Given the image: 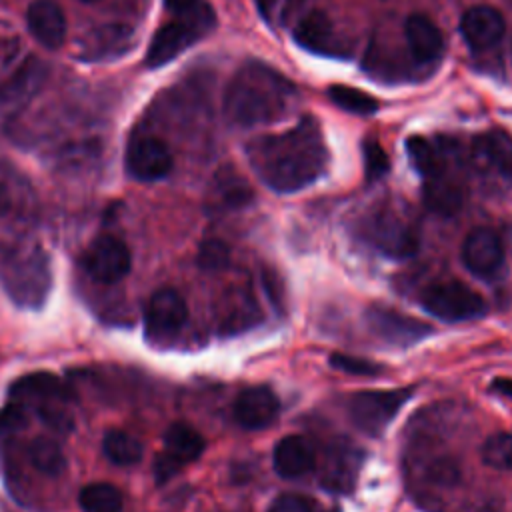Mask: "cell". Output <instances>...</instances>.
<instances>
[{
	"label": "cell",
	"mask_w": 512,
	"mask_h": 512,
	"mask_svg": "<svg viewBox=\"0 0 512 512\" xmlns=\"http://www.w3.org/2000/svg\"><path fill=\"white\" fill-rule=\"evenodd\" d=\"M246 154L260 180L284 194L316 182L328 164V150L314 118H302L286 132L254 138Z\"/></svg>",
	"instance_id": "6da1fadb"
},
{
	"label": "cell",
	"mask_w": 512,
	"mask_h": 512,
	"mask_svg": "<svg viewBox=\"0 0 512 512\" xmlns=\"http://www.w3.org/2000/svg\"><path fill=\"white\" fill-rule=\"evenodd\" d=\"M294 100L296 90L280 72L250 62L230 80L224 94V114L238 126L268 124L284 118Z\"/></svg>",
	"instance_id": "7a4b0ae2"
},
{
	"label": "cell",
	"mask_w": 512,
	"mask_h": 512,
	"mask_svg": "<svg viewBox=\"0 0 512 512\" xmlns=\"http://www.w3.org/2000/svg\"><path fill=\"white\" fill-rule=\"evenodd\" d=\"M0 282L18 306H40L50 290L46 252L32 242L0 244Z\"/></svg>",
	"instance_id": "3957f363"
},
{
	"label": "cell",
	"mask_w": 512,
	"mask_h": 512,
	"mask_svg": "<svg viewBox=\"0 0 512 512\" xmlns=\"http://www.w3.org/2000/svg\"><path fill=\"white\" fill-rule=\"evenodd\" d=\"M364 238L388 258L414 256L420 244L418 228L406 212L394 206H378L364 220Z\"/></svg>",
	"instance_id": "277c9868"
},
{
	"label": "cell",
	"mask_w": 512,
	"mask_h": 512,
	"mask_svg": "<svg viewBox=\"0 0 512 512\" xmlns=\"http://www.w3.org/2000/svg\"><path fill=\"white\" fill-rule=\"evenodd\" d=\"M214 24V14L210 6H202L194 14L180 16L164 26H160L148 46L146 64L150 68L164 66L180 52H184L192 42H196L204 32H208Z\"/></svg>",
	"instance_id": "5b68a950"
},
{
	"label": "cell",
	"mask_w": 512,
	"mask_h": 512,
	"mask_svg": "<svg viewBox=\"0 0 512 512\" xmlns=\"http://www.w3.org/2000/svg\"><path fill=\"white\" fill-rule=\"evenodd\" d=\"M410 388L362 390L350 396L348 414L358 430L368 436H382L400 408L410 400Z\"/></svg>",
	"instance_id": "8992f818"
},
{
	"label": "cell",
	"mask_w": 512,
	"mask_h": 512,
	"mask_svg": "<svg viewBox=\"0 0 512 512\" xmlns=\"http://www.w3.org/2000/svg\"><path fill=\"white\" fill-rule=\"evenodd\" d=\"M420 304L428 314L444 322L474 320L486 312L482 296L458 280L430 284L426 290H422Z\"/></svg>",
	"instance_id": "52a82bcc"
},
{
	"label": "cell",
	"mask_w": 512,
	"mask_h": 512,
	"mask_svg": "<svg viewBox=\"0 0 512 512\" xmlns=\"http://www.w3.org/2000/svg\"><path fill=\"white\" fill-rule=\"evenodd\" d=\"M204 452V438L198 430L184 422H174L164 432V448L154 462V476L158 484L168 482L186 464L194 462Z\"/></svg>",
	"instance_id": "ba28073f"
},
{
	"label": "cell",
	"mask_w": 512,
	"mask_h": 512,
	"mask_svg": "<svg viewBox=\"0 0 512 512\" xmlns=\"http://www.w3.org/2000/svg\"><path fill=\"white\" fill-rule=\"evenodd\" d=\"M186 320V300L174 288H160L150 296L144 312L146 336L150 340H168L176 336Z\"/></svg>",
	"instance_id": "9c48e42d"
},
{
	"label": "cell",
	"mask_w": 512,
	"mask_h": 512,
	"mask_svg": "<svg viewBox=\"0 0 512 512\" xmlns=\"http://www.w3.org/2000/svg\"><path fill=\"white\" fill-rule=\"evenodd\" d=\"M84 268L86 272L104 284H112L122 280L132 266L130 248L116 236H100L96 238L88 250L84 252Z\"/></svg>",
	"instance_id": "30bf717a"
},
{
	"label": "cell",
	"mask_w": 512,
	"mask_h": 512,
	"mask_svg": "<svg viewBox=\"0 0 512 512\" xmlns=\"http://www.w3.org/2000/svg\"><path fill=\"white\" fill-rule=\"evenodd\" d=\"M454 160H458V158H456L452 146L448 144L442 164L432 174L424 176V188H422L424 202L432 212H436L440 216L456 214L464 202L462 184L452 168Z\"/></svg>",
	"instance_id": "8fae6325"
},
{
	"label": "cell",
	"mask_w": 512,
	"mask_h": 512,
	"mask_svg": "<svg viewBox=\"0 0 512 512\" xmlns=\"http://www.w3.org/2000/svg\"><path fill=\"white\" fill-rule=\"evenodd\" d=\"M126 170L142 182L160 180L172 170V154L160 138L138 136L126 148Z\"/></svg>",
	"instance_id": "7c38bea8"
},
{
	"label": "cell",
	"mask_w": 512,
	"mask_h": 512,
	"mask_svg": "<svg viewBox=\"0 0 512 512\" xmlns=\"http://www.w3.org/2000/svg\"><path fill=\"white\" fill-rule=\"evenodd\" d=\"M472 164L478 172L512 180V136L504 130H488L472 140Z\"/></svg>",
	"instance_id": "4fadbf2b"
},
{
	"label": "cell",
	"mask_w": 512,
	"mask_h": 512,
	"mask_svg": "<svg viewBox=\"0 0 512 512\" xmlns=\"http://www.w3.org/2000/svg\"><path fill=\"white\" fill-rule=\"evenodd\" d=\"M462 262L478 278H496L504 268V248L490 228L472 230L462 244Z\"/></svg>",
	"instance_id": "5bb4252c"
},
{
	"label": "cell",
	"mask_w": 512,
	"mask_h": 512,
	"mask_svg": "<svg viewBox=\"0 0 512 512\" xmlns=\"http://www.w3.org/2000/svg\"><path fill=\"white\" fill-rule=\"evenodd\" d=\"M366 318H368L370 330L390 344L410 346V344L426 338L432 332L430 326L420 322L418 318L406 316V314H402L398 310H390V308H380V306L370 308Z\"/></svg>",
	"instance_id": "9a60e30c"
},
{
	"label": "cell",
	"mask_w": 512,
	"mask_h": 512,
	"mask_svg": "<svg viewBox=\"0 0 512 512\" xmlns=\"http://www.w3.org/2000/svg\"><path fill=\"white\" fill-rule=\"evenodd\" d=\"M234 420L246 430H260L274 422L280 412L276 394L266 386H250L234 400Z\"/></svg>",
	"instance_id": "2e32d148"
},
{
	"label": "cell",
	"mask_w": 512,
	"mask_h": 512,
	"mask_svg": "<svg viewBox=\"0 0 512 512\" xmlns=\"http://www.w3.org/2000/svg\"><path fill=\"white\" fill-rule=\"evenodd\" d=\"M460 32L470 48L486 50L502 40L504 18L490 6H474L464 12L460 20Z\"/></svg>",
	"instance_id": "e0dca14e"
},
{
	"label": "cell",
	"mask_w": 512,
	"mask_h": 512,
	"mask_svg": "<svg viewBox=\"0 0 512 512\" xmlns=\"http://www.w3.org/2000/svg\"><path fill=\"white\" fill-rule=\"evenodd\" d=\"M26 22L30 34L46 48H58L66 38V16L54 0H34L28 6Z\"/></svg>",
	"instance_id": "ac0fdd59"
},
{
	"label": "cell",
	"mask_w": 512,
	"mask_h": 512,
	"mask_svg": "<svg viewBox=\"0 0 512 512\" xmlns=\"http://www.w3.org/2000/svg\"><path fill=\"white\" fill-rule=\"evenodd\" d=\"M404 38L412 58L420 64H430L442 56L444 38L440 28L422 14H412L404 22Z\"/></svg>",
	"instance_id": "d6986e66"
},
{
	"label": "cell",
	"mask_w": 512,
	"mask_h": 512,
	"mask_svg": "<svg viewBox=\"0 0 512 512\" xmlns=\"http://www.w3.org/2000/svg\"><path fill=\"white\" fill-rule=\"evenodd\" d=\"M274 470L282 478H300L310 472L316 464V454L312 444L304 436H284L274 446Z\"/></svg>",
	"instance_id": "ffe728a7"
},
{
	"label": "cell",
	"mask_w": 512,
	"mask_h": 512,
	"mask_svg": "<svg viewBox=\"0 0 512 512\" xmlns=\"http://www.w3.org/2000/svg\"><path fill=\"white\" fill-rule=\"evenodd\" d=\"M68 400V392L64 384L58 380V376L50 372H34V374H24L22 378L14 380L10 386V400L22 402L24 406L34 404L40 406L50 400Z\"/></svg>",
	"instance_id": "44dd1931"
},
{
	"label": "cell",
	"mask_w": 512,
	"mask_h": 512,
	"mask_svg": "<svg viewBox=\"0 0 512 512\" xmlns=\"http://www.w3.org/2000/svg\"><path fill=\"white\" fill-rule=\"evenodd\" d=\"M294 40L302 48L318 54H334L338 46L334 26L322 10H310L298 20L294 28Z\"/></svg>",
	"instance_id": "7402d4cb"
},
{
	"label": "cell",
	"mask_w": 512,
	"mask_h": 512,
	"mask_svg": "<svg viewBox=\"0 0 512 512\" xmlns=\"http://www.w3.org/2000/svg\"><path fill=\"white\" fill-rule=\"evenodd\" d=\"M210 198L216 208L230 210V208H240V206L248 204L252 198V190H250L248 182L236 170L222 168L214 176V182L210 188Z\"/></svg>",
	"instance_id": "603a6c76"
},
{
	"label": "cell",
	"mask_w": 512,
	"mask_h": 512,
	"mask_svg": "<svg viewBox=\"0 0 512 512\" xmlns=\"http://www.w3.org/2000/svg\"><path fill=\"white\" fill-rule=\"evenodd\" d=\"M42 78V64L36 60H28L6 84H0V110L32 96V92L42 84Z\"/></svg>",
	"instance_id": "cb8c5ba5"
},
{
	"label": "cell",
	"mask_w": 512,
	"mask_h": 512,
	"mask_svg": "<svg viewBox=\"0 0 512 512\" xmlns=\"http://www.w3.org/2000/svg\"><path fill=\"white\" fill-rule=\"evenodd\" d=\"M78 504L84 512H120L124 496L114 484L92 482L80 490Z\"/></svg>",
	"instance_id": "d4e9b609"
},
{
	"label": "cell",
	"mask_w": 512,
	"mask_h": 512,
	"mask_svg": "<svg viewBox=\"0 0 512 512\" xmlns=\"http://www.w3.org/2000/svg\"><path fill=\"white\" fill-rule=\"evenodd\" d=\"M102 450L116 466H132L142 458V444L124 430H108L102 440Z\"/></svg>",
	"instance_id": "484cf974"
},
{
	"label": "cell",
	"mask_w": 512,
	"mask_h": 512,
	"mask_svg": "<svg viewBox=\"0 0 512 512\" xmlns=\"http://www.w3.org/2000/svg\"><path fill=\"white\" fill-rule=\"evenodd\" d=\"M28 458L36 470L48 476H58L66 468V456L58 442L46 436H38L28 446Z\"/></svg>",
	"instance_id": "4316f807"
},
{
	"label": "cell",
	"mask_w": 512,
	"mask_h": 512,
	"mask_svg": "<svg viewBox=\"0 0 512 512\" xmlns=\"http://www.w3.org/2000/svg\"><path fill=\"white\" fill-rule=\"evenodd\" d=\"M130 34V28L122 24L100 26L98 30H94L92 42L88 46L92 50L90 58H110L122 54L128 48Z\"/></svg>",
	"instance_id": "83f0119b"
},
{
	"label": "cell",
	"mask_w": 512,
	"mask_h": 512,
	"mask_svg": "<svg viewBox=\"0 0 512 512\" xmlns=\"http://www.w3.org/2000/svg\"><path fill=\"white\" fill-rule=\"evenodd\" d=\"M446 150H448V144L436 146L422 136H412L406 142V152L412 160V166L422 174V178L432 174L442 164Z\"/></svg>",
	"instance_id": "f1b7e54d"
},
{
	"label": "cell",
	"mask_w": 512,
	"mask_h": 512,
	"mask_svg": "<svg viewBox=\"0 0 512 512\" xmlns=\"http://www.w3.org/2000/svg\"><path fill=\"white\" fill-rule=\"evenodd\" d=\"M328 98L342 110L346 112H352V114H372L376 112L378 108V102L362 92V90H356V88H350V86H342V84H334L328 88Z\"/></svg>",
	"instance_id": "f546056e"
},
{
	"label": "cell",
	"mask_w": 512,
	"mask_h": 512,
	"mask_svg": "<svg viewBox=\"0 0 512 512\" xmlns=\"http://www.w3.org/2000/svg\"><path fill=\"white\" fill-rule=\"evenodd\" d=\"M482 460L494 470H512V434L496 432L482 446Z\"/></svg>",
	"instance_id": "4dcf8cb0"
},
{
	"label": "cell",
	"mask_w": 512,
	"mask_h": 512,
	"mask_svg": "<svg viewBox=\"0 0 512 512\" xmlns=\"http://www.w3.org/2000/svg\"><path fill=\"white\" fill-rule=\"evenodd\" d=\"M230 262V248L216 238H210L200 244L198 266L204 270H222Z\"/></svg>",
	"instance_id": "1f68e13d"
},
{
	"label": "cell",
	"mask_w": 512,
	"mask_h": 512,
	"mask_svg": "<svg viewBox=\"0 0 512 512\" xmlns=\"http://www.w3.org/2000/svg\"><path fill=\"white\" fill-rule=\"evenodd\" d=\"M330 364H332V368L346 372V374H354V376H374V374L382 372V366H378L366 358L340 354V352H334L330 356Z\"/></svg>",
	"instance_id": "d6a6232c"
},
{
	"label": "cell",
	"mask_w": 512,
	"mask_h": 512,
	"mask_svg": "<svg viewBox=\"0 0 512 512\" xmlns=\"http://www.w3.org/2000/svg\"><path fill=\"white\" fill-rule=\"evenodd\" d=\"M302 0H258L262 18L272 26H284Z\"/></svg>",
	"instance_id": "836d02e7"
},
{
	"label": "cell",
	"mask_w": 512,
	"mask_h": 512,
	"mask_svg": "<svg viewBox=\"0 0 512 512\" xmlns=\"http://www.w3.org/2000/svg\"><path fill=\"white\" fill-rule=\"evenodd\" d=\"M388 156L378 142L368 140L364 144V174L368 180H378L388 172Z\"/></svg>",
	"instance_id": "e575fe53"
},
{
	"label": "cell",
	"mask_w": 512,
	"mask_h": 512,
	"mask_svg": "<svg viewBox=\"0 0 512 512\" xmlns=\"http://www.w3.org/2000/svg\"><path fill=\"white\" fill-rule=\"evenodd\" d=\"M26 426V406L22 402L10 400L0 408V436L14 434Z\"/></svg>",
	"instance_id": "d590c367"
},
{
	"label": "cell",
	"mask_w": 512,
	"mask_h": 512,
	"mask_svg": "<svg viewBox=\"0 0 512 512\" xmlns=\"http://www.w3.org/2000/svg\"><path fill=\"white\" fill-rule=\"evenodd\" d=\"M316 502L304 494H282L278 496L268 512H314Z\"/></svg>",
	"instance_id": "8d00e7d4"
},
{
	"label": "cell",
	"mask_w": 512,
	"mask_h": 512,
	"mask_svg": "<svg viewBox=\"0 0 512 512\" xmlns=\"http://www.w3.org/2000/svg\"><path fill=\"white\" fill-rule=\"evenodd\" d=\"M16 200H18V194L14 196L12 180H8V178L0 172V216H4L6 212L14 210Z\"/></svg>",
	"instance_id": "74e56055"
},
{
	"label": "cell",
	"mask_w": 512,
	"mask_h": 512,
	"mask_svg": "<svg viewBox=\"0 0 512 512\" xmlns=\"http://www.w3.org/2000/svg\"><path fill=\"white\" fill-rule=\"evenodd\" d=\"M166 8L178 16H188L194 14L196 10H200L204 6L202 0H164Z\"/></svg>",
	"instance_id": "f35d334b"
},
{
	"label": "cell",
	"mask_w": 512,
	"mask_h": 512,
	"mask_svg": "<svg viewBox=\"0 0 512 512\" xmlns=\"http://www.w3.org/2000/svg\"><path fill=\"white\" fill-rule=\"evenodd\" d=\"M492 388H494L498 394H502V396H506V398L512 400V378H496V380L492 382Z\"/></svg>",
	"instance_id": "ab89813d"
},
{
	"label": "cell",
	"mask_w": 512,
	"mask_h": 512,
	"mask_svg": "<svg viewBox=\"0 0 512 512\" xmlns=\"http://www.w3.org/2000/svg\"><path fill=\"white\" fill-rule=\"evenodd\" d=\"M84 2H94V0H84Z\"/></svg>",
	"instance_id": "60d3db41"
}]
</instances>
